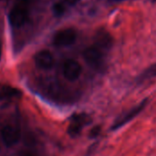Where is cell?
I'll list each match as a JSON object with an SVG mask.
<instances>
[{
  "mask_svg": "<svg viewBox=\"0 0 156 156\" xmlns=\"http://www.w3.org/2000/svg\"><path fill=\"white\" fill-rule=\"evenodd\" d=\"M94 44L101 51H108L113 45V38L107 30L100 29L94 36Z\"/></svg>",
  "mask_w": 156,
  "mask_h": 156,
  "instance_id": "7",
  "label": "cell"
},
{
  "mask_svg": "<svg viewBox=\"0 0 156 156\" xmlns=\"http://www.w3.org/2000/svg\"><path fill=\"white\" fill-rule=\"evenodd\" d=\"M21 93L16 88H13L8 86H0V99H7L20 96Z\"/></svg>",
  "mask_w": 156,
  "mask_h": 156,
  "instance_id": "10",
  "label": "cell"
},
{
  "mask_svg": "<svg viewBox=\"0 0 156 156\" xmlns=\"http://www.w3.org/2000/svg\"><path fill=\"white\" fill-rule=\"evenodd\" d=\"M82 67L75 60L69 59L67 60L62 67V73L64 77L69 81H76L81 74Z\"/></svg>",
  "mask_w": 156,
  "mask_h": 156,
  "instance_id": "5",
  "label": "cell"
},
{
  "mask_svg": "<svg viewBox=\"0 0 156 156\" xmlns=\"http://www.w3.org/2000/svg\"><path fill=\"white\" fill-rule=\"evenodd\" d=\"M101 131V128L100 126H95L94 128L91 129L90 132V138H97Z\"/></svg>",
  "mask_w": 156,
  "mask_h": 156,
  "instance_id": "13",
  "label": "cell"
},
{
  "mask_svg": "<svg viewBox=\"0 0 156 156\" xmlns=\"http://www.w3.org/2000/svg\"><path fill=\"white\" fill-rule=\"evenodd\" d=\"M91 122V119L87 114H77L74 115L71 120L70 123L68 127V133L71 138L78 137L83 128L89 125Z\"/></svg>",
  "mask_w": 156,
  "mask_h": 156,
  "instance_id": "3",
  "label": "cell"
},
{
  "mask_svg": "<svg viewBox=\"0 0 156 156\" xmlns=\"http://www.w3.org/2000/svg\"><path fill=\"white\" fill-rule=\"evenodd\" d=\"M83 58L91 68L97 71H100L104 65L103 53L101 50L95 46L87 48L83 51Z\"/></svg>",
  "mask_w": 156,
  "mask_h": 156,
  "instance_id": "2",
  "label": "cell"
},
{
  "mask_svg": "<svg viewBox=\"0 0 156 156\" xmlns=\"http://www.w3.org/2000/svg\"><path fill=\"white\" fill-rule=\"evenodd\" d=\"M18 156H37L36 154H34L33 152L31 151H22Z\"/></svg>",
  "mask_w": 156,
  "mask_h": 156,
  "instance_id": "14",
  "label": "cell"
},
{
  "mask_svg": "<svg viewBox=\"0 0 156 156\" xmlns=\"http://www.w3.org/2000/svg\"><path fill=\"white\" fill-rule=\"evenodd\" d=\"M147 103H148V99H144L141 103H139L137 106L133 107V108L129 109L125 113H123L121 116H119L114 120V122H113L111 130L112 131L119 130L120 128L123 127L124 125H126L127 123H129L130 121H132L134 118H136L145 108V107L147 106Z\"/></svg>",
  "mask_w": 156,
  "mask_h": 156,
  "instance_id": "1",
  "label": "cell"
},
{
  "mask_svg": "<svg viewBox=\"0 0 156 156\" xmlns=\"http://www.w3.org/2000/svg\"><path fill=\"white\" fill-rule=\"evenodd\" d=\"M77 33L73 29H64L58 31L53 37V44L58 47L70 46L75 42Z\"/></svg>",
  "mask_w": 156,
  "mask_h": 156,
  "instance_id": "4",
  "label": "cell"
},
{
  "mask_svg": "<svg viewBox=\"0 0 156 156\" xmlns=\"http://www.w3.org/2000/svg\"><path fill=\"white\" fill-rule=\"evenodd\" d=\"M156 77V63L149 66L148 68H146L138 77V82L142 83L144 82L146 80H150L152 78Z\"/></svg>",
  "mask_w": 156,
  "mask_h": 156,
  "instance_id": "11",
  "label": "cell"
},
{
  "mask_svg": "<svg viewBox=\"0 0 156 156\" xmlns=\"http://www.w3.org/2000/svg\"><path fill=\"white\" fill-rule=\"evenodd\" d=\"M152 2L153 3H156V0H152Z\"/></svg>",
  "mask_w": 156,
  "mask_h": 156,
  "instance_id": "16",
  "label": "cell"
},
{
  "mask_svg": "<svg viewBox=\"0 0 156 156\" xmlns=\"http://www.w3.org/2000/svg\"><path fill=\"white\" fill-rule=\"evenodd\" d=\"M8 20L15 28L22 27L27 20V12L23 7H14L8 15Z\"/></svg>",
  "mask_w": 156,
  "mask_h": 156,
  "instance_id": "8",
  "label": "cell"
},
{
  "mask_svg": "<svg viewBox=\"0 0 156 156\" xmlns=\"http://www.w3.org/2000/svg\"><path fill=\"white\" fill-rule=\"evenodd\" d=\"M35 63L37 67L43 70H49L53 67L54 64V58L53 55L49 51L43 50L38 51L34 57Z\"/></svg>",
  "mask_w": 156,
  "mask_h": 156,
  "instance_id": "9",
  "label": "cell"
},
{
  "mask_svg": "<svg viewBox=\"0 0 156 156\" xmlns=\"http://www.w3.org/2000/svg\"><path fill=\"white\" fill-rule=\"evenodd\" d=\"M1 137L6 147H13L20 140V131L15 126L6 125L1 131Z\"/></svg>",
  "mask_w": 156,
  "mask_h": 156,
  "instance_id": "6",
  "label": "cell"
},
{
  "mask_svg": "<svg viewBox=\"0 0 156 156\" xmlns=\"http://www.w3.org/2000/svg\"><path fill=\"white\" fill-rule=\"evenodd\" d=\"M53 12L56 16L58 17H60L64 14L65 12V6L60 4V3H57L53 6Z\"/></svg>",
  "mask_w": 156,
  "mask_h": 156,
  "instance_id": "12",
  "label": "cell"
},
{
  "mask_svg": "<svg viewBox=\"0 0 156 156\" xmlns=\"http://www.w3.org/2000/svg\"><path fill=\"white\" fill-rule=\"evenodd\" d=\"M62 1L69 6H75L79 3L80 0H62Z\"/></svg>",
  "mask_w": 156,
  "mask_h": 156,
  "instance_id": "15",
  "label": "cell"
}]
</instances>
